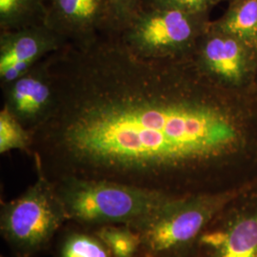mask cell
Masks as SVG:
<instances>
[{
	"label": "cell",
	"instance_id": "obj_1",
	"mask_svg": "<svg viewBox=\"0 0 257 257\" xmlns=\"http://www.w3.org/2000/svg\"><path fill=\"white\" fill-rule=\"evenodd\" d=\"M53 111L31 132L50 180H110L176 197L257 179V87L212 82L192 55L146 59L108 30L50 55Z\"/></svg>",
	"mask_w": 257,
	"mask_h": 257
},
{
	"label": "cell",
	"instance_id": "obj_2",
	"mask_svg": "<svg viewBox=\"0 0 257 257\" xmlns=\"http://www.w3.org/2000/svg\"><path fill=\"white\" fill-rule=\"evenodd\" d=\"M68 221L94 229L125 225L138 230L176 196L110 180L63 176L55 180Z\"/></svg>",
	"mask_w": 257,
	"mask_h": 257
},
{
	"label": "cell",
	"instance_id": "obj_3",
	"mask_svg": "<svg viewBox=\"0 0 257 257\" xmlns=\"http://www.w3.org/2000/svg\"><path fill=\"white\" fill-rule=\"evenodd\" d=\"M248 185L177 197L167 204L136 230L141 237L140 255L178 257L187 253L213 218Z\"/></svg>",
	"mask_w": 257,
	"mask_h": 257
},
{
	"label": "cell",
	"instance_id": "obj_4",
	"mask_svg": "<svg viewBox=\"0 0 257 257\" xmlns=\"http://www.w3.org/2000/svg\"><path fill=\"white\" fill-rule=\"evenodd\" d=\"M36 182L1 209V235L17 257H34L49 247L68 221L55 184L37 170Z\"/></svg>",
	"mask_w": 257,
	"mask_h": 257
},
{
	"label": "cell",
	"instance_id": "obj_5",
	"mask_svg": "<svg viewBox=\"0 0 257 257\" xmlns=\"http://www.w3.org/2000/svg\"><path fill=\"white\" fill-rule=\"evenodd\" d=\"M211 21L208 13L143 6L118 32L124 43L139 56L174 59L193 55Z\"/></svg>",
	"mask_w": 257,
	"mask_h": 257
},
{
	"label": "cell",
	"instance_id": "obj_6",
	"mask_svg": "<svg viewBox=\"0 0 257 257\" xmlns=\"http://www.w3.org/2000/svg\"><path fill=\"white\" fill-rule=\"evenodd\" d=\"M189 252L193 257H257V180L223 208Z\"/></svg>",
	"mask_w": 257,
	"mask_h": 257
},
{
	"label": "cell",
	"instance_id": "obj_7",
	"mask_svg": "<svg viewBox=\"0 0 257 257\" xmlns=\"http://www.w3.org/2000/svg\"><path fill=\"white\" fill-rule=\"evenodd\" d=\"M193 61L212 82L229 90L256 87L257 49L210 23L197 41Z\"/></svg>",
	"mask_w": 257,
	"mask_h": 257
},
{
	"label": "cell",
	"instance_id": "obj_8",
	"mask_svg": "<svg viewBox=\"0 0 257 257\" xmlns=\"http://www.w3.org/2000/svg\"><path fill=\"white\" fill-rule=\"evenodd\" d=\"M50 55L26 74L1 87L3 106L30 132L44 123L55 107L56 94Z\"/></svg>",
	"mask_w": 257,
	"mask_h": 257
},
{
	"label": "cell",
	"instance_id": "obj_9",
	"mask_svg": "<svg viewBox=\"0 0 257 257\" xmlns=\"http://www.w3.org/2000/svg\"><path fill=\"white\" fill-rule=\"evenodd\" d=\"M64 38L46 24L0 33V85L28 73L35 65L66 45Z\"/></svg>",
	"mask_w": 257,
	"mask_h": 257
},
{
	"label": "cell",
	"instance_id": "obj_10",
	"mask_svg": "<svg viewBox=\"0 0 257 257\" xmlns=\"http://www.w3.org/2000/svg\"><path fill=\"white\" fill-rule=\"evenodd\" d=\"M45 24L66 43L91 40L113 30L107 0H46Z\"/></svg>",
	"mask_w": 257,
	"mask_h": 257
},
{
	"label": "cell",
	"instance_id": "obj_11",
	"mask_svg": "<svg viewBox=\"0 0 257 257\" xmlns=\"http://www.w3.org/2000/svg\"><path fill=\"white\" fill-rule=\"evenodd\" d=\"M211 25L257 49V0H230L223 16Z\"/></svg>",
	"mask_w": 257,
	"mask_h": 257
},
{
	"label": "cell",
	"instance_id": "obj_12",
	"mask_svg": "<svg viewBox=\"0 0 257 257\" xmlns=\"http://www.w3.org/2000/svg\"><path fill=\"white\" fill-rule=\"evenodd\" d=\"M64 227L58 233L55 257H113L92 229L74 223Z\"/></svg>",
	"mask_w": 257,
	"mask_h": 257
},
{
	"label": "cell",
	"instance_id": "obj_13",
	"mask_svg": "<svg viewBox=\"0 0 257 257\" xmlns=\"http://www.w3.org/2000/svg\"><path fill=\"white\" fill-rule=\"evenodd\" d=\"M46 0H0V30L45 24Z\"/></svg>",
	"mask_w": 257,
	"mask_h": 257
},
{
	"label": "cell",
	"instance_id": "obj_14",
	"mask_svg": "<svg viewBox=\"0 0 257 257\" xmlns=\"http://www.w3.org/2000/svg\"><path fill=\"white\" fill-rule=\"evenodd\" d=\"M110 249L113 257H139L141 237L125 225H105L92 229Z\"/></svg>",
	"mask_w": 257,
	"mask_h": 257
},
{
	"label": "cell",
	"instance_id": "obj_15",
	"mask_svg": "<svg viewBox=\"0 0 257 257\" xmlns=\"http://www.w3.org/2000/svg\"><path fill=\"white\" fill-rule=\"evenodd\" d=\"M32 143L31 132L3 106L0 110V154L14 150L30 154Z\"/></svg>",
	"mask_w": 257,
	"mask_h": 257
},
{
	"label": "cell",
	"instance_id": "obj_16",
	"mask_svg": "<svg viewBox=\"0 0 257 257\" xmlns=\"http://www.w3.org/2000/svg\"><path fill=\"white\" fill-rule=\"evenodd\" d=\"M223 1L230 0H144L143 6L174 9L187 13H211V9Z\"/></svg>",
	"mask_w": 257,
	"mask_h": 257
},
{
	"label": "cell",
	"instance_id": "obj_17",
	"mask_svg": "<svg viewBox=\"0 0 257 257\" xmlns=\"http://www.w3.org/2000/svg\"><path fill=\"white\" fill-rule=\"evenodd\" d=\"M112 20V27L120 31L125 27L140 10L144 0H107Z\"/></svg>",
	"mask_w": 257,
	"mask_h": 257
},
{
	"label": "cell",
	"instance_id": "obj_18",
	"mask_svg": "<svg viewBox=\"0 0 257 257\" xmlns=\"http://www.w3.org/2000/svg\"><path fill=\"white\" fill-rule=\"evenodd\" d=\"M178 257H193V255H192V253L191 252H187V253H185V254H183V255H181V256H178Z\"/></svg>",
	"mask_w": 257,
	"mask_h": 257
},
{
	"label": "cell",
	"instance_id": "obj_19",
	"mask_svg": "<svg viewBox=\"0 0 257 257\" xmlns=\"http://www.w3.org/2000/svg\"><path fill=\"white\" fill-rule=\"evenodd\" d=\"M139 257H151V256H148V255H140Z\"/></svg>",
	"mask_w": 257,
	"mask_h": 257
},
{
	"label": "cell",
	"instance_id": "obj_20",
	"mask_svg": "<svg viewBox=\"0 0 257 257\" xmlns=\"http://www.w3.org/2000/svg\"><path fill=\"white\" fill-rule=\"evenodd\" d=\"M256 87H257V80H256Z\"/></svg>",
	"mask_w": 257,
	"mask_h": 257
},
{
	"label": "cell",
	"instance_id": "obj_21",
	"mask_svg": "<svg viewBox=\"0 0 257 257\" xmlns=\"http://www.w3.org/2000/svg\"><path fill=\"white\" fill-rule=\"evenodd\" d=\"M2 257H3V256H2Z\"/></svg>",
	"mask_w": 257,
	"mask_h": 257
}]
</instances>
